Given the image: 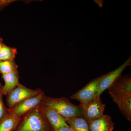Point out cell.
I'll return each mask as SVG.
<instances>
[{
  "mask_svg": "<svg viewBox=\"0 0 131 131\" xmlns=\"http://www.w3.org/2000/svg\"><path fill=\"white\" fill-rule=\"evenodd\" d=\"M41 106L54 110L65 119L83 115L82 107L74 105L65 97L52 98L46 95Z\"/></svg>",
  "mask_w": 131,
  "mask_h": 131,
  "instance_id": "1",
  "label": "cell"
},
{
  "mask_svg": "<svg viewBox=\"0 0 131 131\" xmlns=\"http://www.w3.org/2000/svg\"><path fill=\"white\" fill-rule=\"evenodd\" d=\"M40 106L31 110L21 118L15 131H54L42 113Z\"/></svg>",
  "mask_w": 131,
  "mask_h": 131,
  "instance_id": "2",
  "label": "cell"
},
{
  "mask_svg": "<svg viewBox=\"0 0 131 131\" xmlns=\"http://www.w3.org/2000/svg\"><path fill=\"white\" fill-rule=\"evenodd\" d=\"M103 75L92 80L84 88L70 96V98L77 100L82 107L86 105L96 97L99 84Z\"/></svg>",
  "mask_w": 131,
  "mask_h": 131,
  "instance_id": "3",
  "label": "cell"
},
{
  "mask_svg": "<svg viewBox=\"0 0 131 131\" xmlns=\"http://www.w3.org/2000/svg\"><path fill=\"white\" fill-rule=\"evenodd\" d=\"M42 91L40 89H30L20 83L6 95V102L8 108L12 110L20 102L27 98L38 95Z\"/></svg>",
  "mask_w": 131,
  "mask_h": 131,
  "instance_id": "4",
  "label": "cell"
},
{
  "mask_svg": "<svg viewBox=\"0 0 131 131\" xmlns=\"http://www.w3.org/2000/svg\"><path fill=\"white\" fill-rule=\"evenodd\" d=\"M45 96L44 92L42 91L38 95L30 97L20 102L12 110L9 109V113L15 117L21 118L31 110L41 106Z\"/></svg>",
  "mask_w": 131,
  "mask_h": 131,
  "instance_id": "5",
  "label": "cell"
},
{
  "mask_svg": "<svg viewBox=\"0 0 131 131\" xmlns=\"http://www.w3.org/2000/svg\"><path fill=\"white\" fill-rule=\"evenodd\" d=\"M107 90L112 98L131 95L130 75L121 76Z\"/></svg>",
  "mask_w": 131,
  "mask_h": 131,
  "instance_id": "6",
  "label": "cell"
},
{
  "mask_svg": "<svg viewBox=\"0 0 131 131\" xmlns=\"http://www.w3.org/2000/svg\"><path fill=\"white\" fill-rule=\"evenodd\" d=\"M106 105L103 103L100 96L96 97L93 101L83 106V115L88 122L97 119L104 114Z\"/></svg>",
  "mask_w": 131,
  "mask_h": 131,
  "instance_id": "7",
  "label": "cell"
},
{
  "mask_svg": "<svg viewBox=\"0 0 131 131\" xmlns=\"http://www.w3.org/2000/svg\"><path fill=\"white\" fill-rule=\"evenodd\" d=\"M131 64V59L130 57L124 63L119 67L110 73L103 75V78L101 80L99 84L96 97L100 96L101 95L103 91H105L121 75L122 72L124 71L125 69L127 66H130Z\"/></svg>",
  "mask_w": 131,
  "mask_h": 131,
  "instance_id": "8",
  "label": "cell"
},
{
  "mask_svg": "<svg viewBox=\"0 0 131 131\" xmlns=\"http://www.w3.org/2000/svg\"><path fill=\"white\" fill-rule=\"evenodd\" d=\"M41 111L54 131H58L64 127H69L65 119L56 112L50 108L40 106Z\"/></svg>",
  "mask_w": 131,
  "mask_h": 131,
  "instance_id": "9",
  "label": "cell"
},
{
  "mask_svg": "<svg viewBox=\"0 0 131 131\" xmlns=\"http://www.w3.org/2000/svg\"><path fill=\"white\" fill-rule=\"evenodd\" d=\"M90 131H113L114 124L109 115L103 114L97 119L88 122Z\"/></svg>",
  "mask_w": 131,
  "mask_h": 131,
  "instance_id": "10",
  "label": "cell"
},
{
  "mask_svg": "<svg viewBox=\"0 0 131 131\" xmlns=\"http://www.w3.org/2000/svg\"><path fill=\"white\" fill-rule=\"evenodd\" d=\"M2 78L5 82V84L2 86V88L3 95H6L20 84L18 70L2 75Z\"/></svg>",
  "mask_w": 131,
  "mask_h": 131,
  "instance_id": "11",
  "label": "cell"
},
{
  "mask_svg": "<svg viewBox=\"0 0 131 131\" xmlns=\"http://www.w3.org/2000/svg\"><path fill=\"white\" fill-rule=\"evenodd\" d=\"M112 99L124 117L128 121H131V95Z\"/></svg>",
  "mask_w": 131,
  "mask_h": 131,
  "instance_id": "12",
  "label": "cell"
},
{
  "mask_svg": "<svg viewBox=\"0 0 131 131\" xmlns=\"http://www.w3.org/2000/svg\"><path fill=\"white\" fill-rule=\"evenodd\" d=\"M21 118L15 117L10 113L0 121V131H15Z\"/></svg>",
  "mask_w": 131,
  "mask_h": 131,
  "instance_id": "13",
  "label": "cell"
},
{
  "mask_svg": "<svg viewBox=\"0 0 131 131\" xmlns=\"http://www.w3.org/2000/svg\"><path fill=\"white\" fill-rule=\"evenodd\" d=\"M66 123L75 131H90L88 121L82 116L65 119Z\"/></svg>",
  "mask_w": 131,
  "mask_h": 131,
  "instance_id": "14",
  "label": "cell"
},
{
  "mask_svg": "<svg viewBox=\"0 0 131 131\" xmlns=\"http://www.w3.org/2000/svg\"><path fill=\"white\" fill-rule=\"evenodd\" d=\"M17 54L16 48L9 47L5 44L0 50V62L14 60Z\"/></svg>",
  "mask_w": 131,
  "mask_h": 131,
  "instance_id": "15",
  "label": "cell"
},
{
  "mask_svg": "<svg viewBox=\"0 0 131 131\" xmlns=\"http://www.w3.org/2000/svg\"><path fill=\"white\" fill-rule=\"evenodd\" d=\"M18 66L15 60L0 62V74H5L18 70Z\"/></svg>",
  "mask_w": 131,
  "mask_h": 131,
  "instance_id": "16",
  "label": "cell"
},
{
  "mask_svg": "<svg viewBox=\"0 0 131 131\" xmlns=\"http://www.w3.org/2000/svg\"><path fill=\"white\" fill-rule=\"evenodd\" d=\"M2 86L0 82V121L9 113V108L6 107L3 100Z\"/></svg>",
  "mask_w": 131,
  "mask_h": 131,
  "instance_id": "17",
  "label": "cell"
},
{
  "mask_svg": "<svg viewBox=\"0 0 131 131\" xmlns=\"http://www.w3.org/2000/svg\"><path fill=\"white\" fill-rule=\"evenodd\" d=\"M15 1L16 0H0V12Z\"/></svg>",
  "mask_w": 131,
  "mask_h": 131,
  "instance_id": "18",
  "label": "cell"
},
{
  "mask_svg": "<svg viewBox=\"0 0 131 131\" xmlns=\"http://www.w3.org/2000/svg\"><path fill=\"white\" fill-rule=\"evenodd\" d=\"M58 131H75L70 127H64L59 130Z\"/></svg>",
  "mask_w": 131,
  "mask_h": 131,
  "instance_id": "19",
  "label": "cell"
},
{
  "mask_svg": "<svg viewBox=\"0 0 131 131\" xmlns=\"http://www.w3.org/2000/svg\"><path fill=\"white\" fill-rule=\"evenodd\" d=\"M5 44L3 43V40L2 38L0 37V50L2 49V48Z\"/></svg>",
  "mask_w": 131,
  "mask_h": 131,
  "instance_id": "20",
  "label": "cell"
},
{
  "mask_svg": "<svg viewBox=\"0 0 131 131\" xmlns=\"http://www.w3.org/2000/svg\"></svg>",
  "mask_w": 131,
  "mask_h": 131,
  "instance_id": "21",
  "label": "cell"
}]
</instances>
